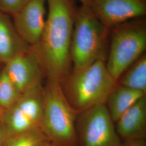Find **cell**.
<instances>
[{
  "label": "cell",
  "mask_w": 146,
  "mask_h": 146,
  "mask_svg": "<svg viewBox=\"0 0 146 146\" xmlns=\"http://www.w3.org/2000/svg\"><path fill=\"white\" fill-rule=\"evenodd\" d=\"M34 146H55L50 141L45 140L36 143Z\"/></svg>",
  "instance_id": "20"
},
{
  "label": "cell",
  "mask_w": 146,
  "mask_h": 146,
  "mask_svg": "<svg viewBox=\"0 0 146 146\" xmlns=\"http://www.w3.org/2000/svg\"><path fill=\"white\" fill-rule=\"evenodd\" d=\"M110 47L106 61L112 78L117 81L144 54L146 48L145 17L126 21L110 28Z\"/></svg>",
  "instance_id": "5"
},
{
  "label": "cell",
  "mask_w": 146,
  "mask_h": 146,
  "mask_svg": "<svg viewBox=\"0 0 146 146\" xmlns=\"http://www.w3.org/2000/svg\"><path fill=\"white\" fill-rule=\"evenodd\" d=\"M105 61L98 60L82 70L73 71L61 83L69 103L77 113L105 104L116 84Z\"/></svg>",
  "instance_id": "2"
},
{
  "label": "cell",
  "mask_w": 146,
  "mask_h": 146,
  "mask_svg": "<svg viewBox=\"0 0 146 146\" xmlns=\"http://www.w3.org/2000/svg\"><path fill=\"white\" fill-rule=\"evenodd\" d=\"M7 136V133L5 127L3 125L1 120H0V146H2L3 142Z\"/></svg>",
  "instance_id": "19"
},
{
  "label": "cell",
  "mask_w": 146,
  "mask_h": 146,
  "mask_svg": "<svg viewBox=\"0 0 146 146\" xmlns=\"http://www.w3.org/2000/svg\"><path fill=\"white\" fill-rule=\"evenodd\" d=\"M48 12L38 41L31 49L47 79L60 84L70 73V48L76 7L74 0H47Z\"/></svg>",
  "instance_id": "1"
},
{
  "label": "cell",
  "mask_w": 146,
  "mask_h": 146,
  "mask_svg": "<svg viewBox=\"0 0 146 146\" xmlns=\"http://www.w3.org/2000/svg\"><path fill=\"white\" fill-rule=\"evenodd\" d=\"M30 48L17 34L9 15L0 11V62L4 64Z\"/></svg>",
  "instance_id": "12"
},
{
  "label": "cell",
  "mask_w": 146,
  "mask_h": 146,
  "mask_svg": "<svg viewBox=\"0 0 146 146\" xmlns=\"http://www.w3.org/2000/svg\"><path fill=\"white\" fill-rule=\"evenodd\" d=\"M47 140L40 129L7 135L2 146H34Z\"/></svg>",
  "instance_id": "16"
},
{
  "label": "cell",
  "mask_w": 146,
  "mask_h": 146,
  "mask_svg": "<svg viewBox=\"0 0 146 146\" xmlns=\"http://www.w3.org/2000/svg\"><path fill=\"white\" fill-rule=\"evenodd\" d=\"M76 120L78 146H119L121 142L105 104L79 113Z\"/></svg>",
  "instance_id": "6"
},
{
  "label": "cell",
  "mask_w": 146,
  "mask_h": 146,
  "mask_svg": "<svg viewBox=\"0 0 146 146\" xmlns=\"http://www.w3.org/2000/svg\"><path fill=\"white\" fill-rule=\"evenodd\" d=\"M3 64L0 62V72H1V70L2 69V68L3 67Z\"/></svg>",
  "instance_id": "23"
},
{
  "label": "cell",
  "mask_w": 146,
  "mask_h": 146,
  "mask_svg": "<svg viewBox=\"0 0 146 146\" xmlns=\"http://www.w3.org/2000/svg\"><path fill=\"white\" fill-rule=\"evenodd\" d=\"M3 67L21 94L41 84L43 74L31 47L5 63Z\"/></svg>",
  "instance_id": "9"
},
{
  "label": "cell",
  "mask_w": 146,
  "mask_h": 146,
  "mask_svg": "<svg viewBox=\"0 0 146 146\" xmlns=\"http://www.w3.org/2000/svg\"><path fill=\"white\" fill-rule=\"evenodd\" d=\"M20 95L2 67L0 72V108L3 110H7L15 102Z\"/></svg>",
  "instance_id": "15"
},
{
  "label": "cell",
  "mask_w": 146,
  "mask_h": 146,
  "mask_svg": "<svg viewBox=\"0 0 146 146\" xmlns=\"http://www.w3.org/2000/svg\"><path fill=\"white\" fill-rule=\"evenodd\" d=\"M78 1L81 3V5H88V6L90 5V4L93 1V0H78Z\"/></svg>",
  "instance_id": "21"
},
{
  "label": "cell",
  "mask_w": 146,
  "mask_h": 146,
  "mask_svg": "<svg viewBox=\"0 0 146 146\" xmlns=\"http://www.w3.org/2000/svg\"><path fill=\"white\" fill-rule=\"evenodd\" d=\"M146 94L142 91L116 84L106 102L113 121L116 123L127 110Z\"/></svg>",
  "instance_id": "13"
},
{
  "label": "cell",
  "mask_w": 146,
  "mask_h": 146,
  "mask_svg": "<svg viewBox=\"0 0 146 146\" xmlns=\"http://www.w3.org/2000/svg\"><path fill=\"white\" fill-rule=\"evenodd\" d=\"M116 123V131L121 141L146 139V96L139 100L127 110Z\"/></svg>",
  "instance_id": "11"
},
{
  "label": "cell",
  "mask_w": 146,
  "mask_h": 146,
  "mask_svg": "<svg viewBox=\"0 0 146 146\" xmlns=\"http://www.w3.org/2000/svg\"><path fill=\"white\" fill-rule=\"evenodd\" d=\"M110 36V28L100 21L89 6L77 8L70 48L73 71L82 70L98 60H105Z\"/></svg>",
  "instance_id": "3"
},
{
  "label": "cell",
  "mask_w": 146,
  "mask_h": 146,
  "mask_svg": "<svg viewBox=\"0 0 146 146\" xmlns=\"http://www.w3.org/2000/svg\"><path fill=\"white\" fill-rule=\"evenodd\" d=\"M43 110L41 84L20 95L11 107L4 110L1 121L7 135L40 129Z\"/></svg>",
  "instance_id": "7"
},
{
  "label": "cell",
  "mask_w": 146,
  "mask_h": 146,
  "mask_svg": "<svg viewBox=\"0 0 146 146\" xmlns=\"http://www.w3.org/2000/svg\"><path fill=\"white\" fill-rule=\"evenodd\" d=\"M47 0H31L13 16L16 31L31 47L36 44L45 26Z\"/></svg>",
  "instance_id": "10"
},
{
  "label": "cell",
  "mask_w": 146,
  "mask_h": 146,
  "mask_svg": "<svg viewBox=\"0 0 146 146\" xmlns=\"http://www.w3.org/2000/svg\"><path fill=\"white\" fill-rule=\"evenodd\" d=\"M3 113H4V110L0 108V120H1L2 119Z\"/></svg>",
  "instance_id": "22"
},
{
  "label": "cell",
  "mask_w": 146,
  "mask_h": 146,
  "mask_svg": "<svg viewBox=\"0 0 146 146\" xmlns=\"http://www.w3.org/2000/svg\"><path fill=\"white\" fill-rule=\"evenodd\" d=\"M121 76L119 84L146 93V55L145 53Z\"/></svg>",
  "instance_id": "14"
},
{
  "label": "cell",
  "mask_w": 146,
  "mask_h": 146,
  "mask_svg": "<svg viewBox=\"0 0 146 146\" xmlns=\"http://www.w3.org/2000/svg\"><path fill=\"white\" fill-rule=\"evenodd\" d=\"M31 0H0V11L13 16Z\"/></svg>",
  "instance_id": "17"
},
{
  "label": "cell",
  "mask_w": 146,
  "mask_h": 146,
  "mask_svg": "<svg viewBox=\"0 0 146 146\" xmlns=\"http://www.w3.org/2000/svg\"><path fill=\"white\" fill-rule=\"evenodd\" d=\"M76 111L69 103L61 84L47 79L43 87V110L40 130L55 146H78Z\"/></svg>",
  "instance_id": "4"
},
{
  "label": "cell",
  "mask_w": 146,
  "mask_h": 146,
  "mask_svg": "<svg viewBox=\"0 0 146 146\" xmlns=\"http://www.w3.org/2000/svg\"><path fill=\"white\" fill-rule=\"evenodd\" d=\"M89 7L110 28L146 15V0H93Z\"/></svg>",
  "instance_id": "8"
},
{
  "label": "cell",
  "mask_w": 146,
  "mask_h": 146,
  "mask_svg": "<svg viewBox=\"0 0 146 146\" xmlns=\"http://www.w3.org/2000/svg\"><path fill=\"white\" fill-rule=\"evenodd\" d=\"M119 146H146V139H133L122 140Z\"/></svg>",
  "instance_id": "18"
}]
</instances>
